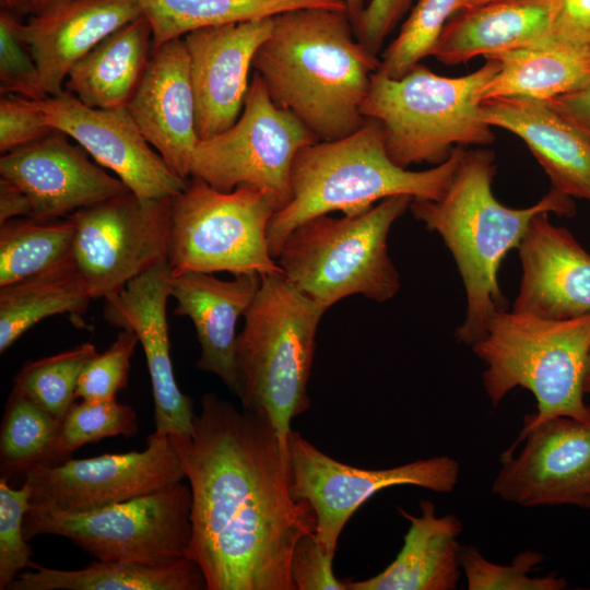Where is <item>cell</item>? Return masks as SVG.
Here are the masks:
<instances>
[{
  "instance_id": "obj_1",
  "label": "cell",
  "mask_w": 590,
  "mask_h": 590,
  "mask_svg": "<svg viewBox=\"0 0 590 590\" xmlns=\"http://www.w3.org/2000/svg\"><path fill=\"white\" fill-rule=\"evenodd\" d=\"M191 489L187 557L208 590H295L291 556L317 530L290 489L288 447L269 415L205 393L190 435H168Z\"/></svg>"
},
{
  "instance_id": "obj_2",
  "label": "cell",
  "mask_w": 590,
  "mask_h": 590,
  "mask_svg": "<svg viewBox=\"0 0 590 590\" xmlns=\"http://www.w3.org/2000/svg\"><path fill=\"white\" fill-rule=\"evenodd\" d=\"M380 59L356 37L346 11L305 8L273 17L252 68L273 102L318 140L361 128L373 74Z\"/></svg>"
},
{
  "instance_id": "obj_3",
  "label": "cell",
  "mask_w": 590,
  "mask_h": 590,
  "mask_svg": "<svg viewBox=\"0 0 590 590\" xmlns=\"http://www.w3.org/2000/svg\"><path fill=\"white\" fill-rule=\"evenodd\" d=\"M495 155L471 150L438 200L413 199L410 210L428 231L436 232L452 253L467 294V317L457 330L459 342L481 340L491 318L504 310L498 271L506 255L518 248L532 219L541 212L573 216L570 197L552 189L524 209L502 204L493 194Z\"/></svg>"
},
{
  "instance_id": "obj_4",
  "label": "cell",
  "mask_w": 590,
  "mask_h": 590,
  "mask_svg": "<svg viewBox=\"0 0 590 590\" xmlns=\"http://www.w3.org/2000/svg\"><path fill=\"white\" fill-rule=\"evenodd\" d=\"M464 152L463 146H456L444 163L426 170H409L390 158L384 128L375 119H366L349 135L304 146L293 161L291 199L275 211L268 226L272 257L276 259L295 227L315 216L335 211L357 215L399 194L438 200Z\"/></svg>"
},
{
  "instance_id": "obj_5",
  "label": "cell",
  "mask_w": 590,
  "mask_h": 590,
  "mask_svg": "<svg viewBox=\"0 0 590 590\" xmlns=\"http://www.w3.org/2000/svg\"><path fill=\"white\" fill-rule=\"evenodd\" d=\"M472 350L486 364L483 386L493 406L516 387L529 390L536 400V412L526 417L515 444L553 417L590 423V405L583 399L590 315L547 319L499 310Z\"/></svg>"
},
{
  "instance_id": "obj_6",
  "label": "cell",
  "mask_w": 590,
  "mask_h": 590,
  "mask_svg": "<svg viewBox=\"0 0 590 590\" xmlns=\"http://www.w3.org/2000/svg\"><path fill=\"white\" fill-rule=\"evenodd\" d=\"M326 311L283 274L261 275L237 335V391L243 409L269 415L287 445L291 422L310 408L307 385Z\"/></svg>"
},
{
  "instance_id": "obj_7",
  "label": "cell",
  "mask_w": 590,
  "mask_h": 590,
  "mask_svg": "<svg viewBox=\"0 0 590 590\" xmlns=\"http://www.w3.org/2000/svg\"><path fill=\"white\" fill-rule=\"evenodd\" d=\"M499 69L498 60L486 58L481 68L457 78L439 75L422 63L400 78L377 70L362 114L381 123L387 152L397 165H439L456 146L494 141L492 127L481 117V104Z\"/></svg>"
},
{
  "instance_id": "obj_8",
  "label": "cell",
  "mask_w": 590,
  "mask_h": 590,
  "mask_svg": "<svg viewBox=\"0 0 590 590\" xmlns=\"http://www.w3.org/2000/svg\"><path fill=\"white\" fill-rule=\"evenodd\" d=\"M412 200L399 194L357 215L322 214L303 222L276 257L283 275L324 311L352 295L377 303L391 299L401 284L387 239Z\"/></svg>"
},
{
  "instance_id": "obj_9",
  "label": "cell",
  "mask_w": 590,
  "mask_h": 590,
  "mask_svg": "<svg viewBox=\"0 0 590 590\" xmlns=\"http://www.w3.org/2000/svg\"><path fill=\"white\" fill-rule=\"evenodd\" d=\"M170 200L167 263L188 272L283 274L268 245V226L280 204L268 191L241 185L221 191L190 177Z\"/></svg>"
},
{
  "instance_id": "obj_10",
  "label": "cell",
  "mask_w": 590,
  "mask_h": 590,
  "mask_svg": "<svg viewBox=\"0 0 590 590\" xmlns=\"http://www.w3.org/2000/svg\"><path fill=\"white\" fill-rule=\"evenodd\" d=\"M26 540L62 536L99 560L160 563L187 556L191 539V489H164L85 511L31 506Z\"/></svg>"
},
{
  "instance_id": "obj_11",
  "label": "cell",
  "mask_w": 590,
  "mask_h": 590,
  "mask_svg": "<svg viewBox=\"0 0 590 590\" xmlns=\"http://www.w3.org/2000/svg\"><path fill=\"white\" fill-rule=\"evenodd\" d=\"M316 141L292 113L273 102L260 75L253 72L237 120L226 130L199 140L190 162V177L221 191L241 185L263 189L281 208L291 199L296 154Z\"/></svg>"
},
{
  "instance_id": "obj_12",
  "label": "cell",
  "mask_w": 590,
  "mask_h": 590,
  "mask_svg": "<svg viewBox=\"0 0 590 590\" xmlns=\"http://www.w3.org/2000/svg\"><path fill=\"white\" fill-rule=\"evenodd\" d=\"M170 200L127 191L69 215L72 256L93 299L118 293L167 260Z\"/></svg>"
},
{
  "instance_id": "obj_13",
  "label": "cell",
  "mask_w": 590,
  "mask_h": 590,
  "mask_svg": "<svg viewBox=\"0 0 590 590\" xmlns=\"http://www.w3.org/2000/svg\"><path fill=\"white\" fill-rule=\"evenodd\" d=\"M287 447L292 496L311 505L317 519V538L332 555L344 526L377 492L397 485H414L449 493L459 479V463L449 456L366 470L334 460L298 432H290Z\"/></svg>"
},
{
  "instance_id": "obj_14",
  "label": "cell",
  "mask_w": 590,
  "mask_h": 590,
  "mask_svg": "<svg viewBox=\"0 0 590 590\" xmlns=\"http://www.w3.org/2000/svg\"><path fill=\"white\" fill-rule=\"evenodd\" d=\"M186 477L167 435L156 432L142 451L103 453L30 469L31 506L85 511L155 493Z\"/></svg>"
},
{
  "instance_id": "obj_15",
  "label": "cell",
  "mask_w": 590,
  "mask_h": 590,
  "mask_svg": "<svg viewBox=\"0 0 590 590\" xmlns=\"http://www.w3.org/2000/svg\"><path fill=\"white\" fill-rule=\"evenodd\" d=\"M492 492L522 506L590 509V423L550 418L502 453Z\"/></svg>"
},
{
  "instance_id": "obj_16",
  "label": "cell",
  "mask_w": 590,
  "mask_h": 590,
  "mask_svg": "<svg viewBox=\"0 0 590 590\" xmlns=\"http://www.w3.org/2000/svg\"><path fill=\"white\" fill-rule=\"evenodd\" d=\"M50 126L79 144L142 199L170 198L187 180L175 174L151 146L127 106L94 108L61 93L40 101Z\"/></svg>"
},
{
  "instance_id": "obj_17",
  "label": "cell",
  "mask_w": 590,
  "mask_h": 590,
  "mask_svg": "<svg viewBox=\"0 0 590 590\" xmlns=\"http://www.w3.org/2000/svg\"><path fill=\"white\" fill-rule=\"evenodd\" d=\"M64 133L54 130L45 138L0 157V176L28 198L31 219L51 221L125 193L129 189L116 176L88 158Z\"/></svg>"
},
{
  "instance_id": "obj_18",
  "label": "cell",
  "mask_w": 590,
  "mask_h": 590,
  "mask_svg": "<svg viewBox=\"0 0 590 590\" xmlns=\"http://www.w3.org/2000/svg\"><path fill=\"white\" fill-rule=\"evenodd\" d=\"M273 17L202 27L182 38L189 58L199 139L229 128L248 93L253 58Z\"/></svg>"
},
{
  "instance_id": "obj_19",
  "label": "cell",
  "mask_w": 590,
  "mask_h": 590,
  "mask_svg": "<svg viewBox=\"0 0 590 590\" xmlns=\"http://www.w3.org/2000/svg\"><path fill=\"white\" fill-rule=\"evenodd\" d=\"M172 272L167 260L130 281L105 298L104 318L118 329H131L141 344L151 378L155 430L162 435H190L193 403L175 379L166 307Z\"/></svg>"
},
{
  "instance_id": "obj_20",
  "label": "cell",
  "mask_w": 590,
  "mask_h": 590,
  "mask_svg": "<svg viewBox=\"0 0 590 590\" xmlns=\"http://www.w3.org/2000/svg\"><path fill=\"white\" fill-rule=\"evenodd\" d=\"M127 108L151 146L182 179L199 142L196 99L184 38L153 47Z\"/></svg>"
},
{
  "instance_id": "obj_21",
  "label": "cell",
  "mask_w": 590,
  "mask_h": 590,
  "mask_svg": "<svg viewBox=\"0 0 590 590\" xmlns=\"http://www.w3.org/2000/svg\"><path fill=\"white\" fill-rule=\"evenodd\" d=\"M518 249L522 276L512 310L547 319L590 315V253L568 229L541 212Z\"/></svg>"
},
{
  "instance_id": "obj_22",
  "label": "cell",
  "mask_w": 590,
  "mask_h": 590,
  "mask_svg": "<svg viewBox=\"0 0 590 590\" xmlns=\"http://www.w3.org/2000/svg\"><path fill=\"white\" fill-rule=\"evenodd\" d=\"M143 14L139 0H70L21 24L48 96L64 90L71 68L107 36Z\"/></svg>"
},
{
  "instance_id": "obj_23",
  "label": "cell",
  "mask_w": 590,
  "mask_h": 590,
  "mask_svg": "<svg viewBox=\"0 0 590 590\" xmlns=\"http://www.w3.org/2000/svg\"><path fill=\"white\" fill-rule=\"evenodd\" d=\"M259 274L221 280L210 273L172 275L170 296L175 316L188 317L196 329L201 354L200 370L217 376L236 396V323L251 305L259 287Z\"/></svg>"
},
{
  "instance_id": "obj_24",
  "label": "cell",
  "mask_w": 590,
  "mask_h": 590,
  "mask_svg": "<svg viewBox=\"0 0 590 590\" xmlns=\"http://www.w3.org/2000/svg\"><path fill=\"white\" fill-rule=\"evenodd\" d=\"M491 127L519 137L548 176L553 188L590 200V139L548 102L494 97L481 104Z\"/></svg>"
},
{
  "instance_id": "obj_25",
  "label": "cell",
  "mask_w": 590,
  "mask_h": 590,
  "mask_svg": "<svg viewBox=\"0 0 590 590\" xmlns=\"http://www.w3.org/2000/svg\"><path fill=\"white\" fill-rule=\"evenodd\" d=\"M556 0H492L461 9L446 23L430 56L455 66L548 40Z\"/></svg>"
},
{
  "instance_id": "obj_26",
  "label": "cell",
  "mask_w": 590,
  "mask_h": 590,
  "mask_svg": "<svg viewBox=\"0 0 590 590\" xmlns=\"http://www.w3.org/2000/svg\"><path fill=\"white\" fill-rule=\"evenodd\" d=\"M421 515L402 508L410 523L403 546L380 574L359 581H346V590H453L461 568L462 546L458 538L462 522L452 514L437 516L429 500L420 503Z\"/></svg>"
},
{
  "instance_id": "obj_27",
  "label": "cell",
  "mask_w": 590,
  "mask_h": 590,
  "mask_svg": "<svg viewBox=\"0 0 590 590\" xmlns=\"http://www.w3.org/2000/svg\"><path fill=\"white\" fill-rule=\"evenodd\" d=\"M152 50V27L142 14L80 59L69 71L64 90L90 107L127 106Z\"/></svg>"
},
{
  "instance_id": "obj_28",
  "label": "cell",
  "mask_w": 590,
  "mask_h": 590,
  "mask_svg": "<svg viewBox=\"0 0 590 590\" xmlns=\"http://www.w3.org/2000/svg\"><path fill=\"white\" fill-rule=\"evenodd\" d=\"M7 590H208V586L199 565L185 556L160 563L95 559L72 570L34 563Z\"/></svg>"
},
{
  "instance_id": "obj_29",
  "label": "cell",
  "mask_w": 590,
  "mask_h": 590,
  "mask_svg": "<svg viewBox=\"0 0 590 590\" xmlns=\"http://www.w3.org/2000/svg\"><path fill=\"white\" fill-rule=\"evenodd\" d=\"M92 299L72 252L42 272L1 286L0 352L47 317L69 314L79 319Z\"/></svg>"
},
{
  "instance_id": "obj_30",
  "label": "cell",
  "mask_w": 590,
  "mask_h": 590,
  "mask_svg": "<svg viewBox=\"0 0 590 590\" xmlns=\"http://www.w3.org/2000/svg\"><path fill=\"white\" fill-rule=\"evenodd\" d=\"M500 69L487 84L483 101L519 97L551 101L590 82V54L552 40L494 57Z\"/></svg>"
},
{
  "instance_id": "obj_31",
  "label": "cell",
  "mask_w": 590,
  "mask_h": 590,
  "mask_svg": "<svg viewBox=\"0 0 590 590\" xmlns=\"http://www.w3.org/2000/svg\"><path fill=\"white\" fill-rule=\"evenodd\" d=\"M152 27L153 47L202 27L258 19L305 8L346 11L344 0H139Z\"/></svg>"
},
{
  "instance_id": "obj_32",
  "label": "cell",
  "mask_w": 590,
  "mask_h": 590,
  "mask_svg": "<svg viewBox=\"0 0 590 590\" xmlns=\"http://www.w3.org/2000/svg\"><path fill=\"white\" fill-rule=\"evenodd\" d=\"M74 224L16 217L0 224V287L36 274L72 252Z\"/></svg>"
},
{
  "instance_id": "obj_33",
  "label": "cell",
  "mask_w": 590,
  "mask_h": 590,
  "mask_svg": "<svg viewBox=\"0 0 590 590\" xmlns=\"http://www.w3.org/2000/svg\"><path fill=\"white\" fill-rule=\"evenodd\" d=\"M62 420L12 388L0 429L1 476L9 480L46 464Z\"/></svg>"
},
{
  "instance_id": "obj_34",
  "label": "cell",
  "mask_w": 590,
  "mask_h": 590,
  "mask_svg": "<svg viewBox=\"0 0 590 590\" xmlns=\"http://www.w3.org/2000/svg\"><path fill=\"white\" fill-rule=\"evenodd\" d=\"M97 354L85 342L61 353L24 364L13 379L23 396L58 418H63L75 402L79 378L85 365Z\"/></svg>"
},
{
  "instance_id": "obj_35",
  "label": "cell",
  "mask_w": 590,
  "mask_h": 590,
  "mask_svg": "<svg viewBox=\"0 0 590 590\" xmlns=\"http://www.w3.org/2000/svg\"><path fill=\"white\" fill-rule=\"evenodd\" d=\"M137 433L135 410L116 398L74 402L62 420L46 464L69 459L87 444L114 436L131 437Z\"/></svg>"
},
{
  "instance_id": "obj_36",
  "label": "cell",
  "mask_w": 590,
  "mask_h": 590,
  "mask_svg": "<svg viewBox=\"0 0 590 590\" xmlns=\"http://www.w3.org/2000/svg\"><path fill=\"white\" fill-rule=\"evenodd\" d=\"M459 3L460 0H418L398 36L382 52L378 71L390 78H400L430 56Z\"/></svg>"
},
{
  "instance_id": "obj_37",
  "label": "cell",
  "mask_w": 590,
  "mask_h": 590,
  "mask_svg": "<svg viewBox=\"0 0 590 590\" xmlns=\"http://www.w3.org/2000/svg\"><path fill=\"white\" fill-rule=\"evenodd\" d=\"M543 562L539 552L527 550L515 556L510 565L487 560L474 546H462L461 568L469 590H562L567 587L563 577L548 575L530 577Z\"/></svg>"
},
{
  "instance_id": "obj_38",
  "label": "cell",
  "mask_w": 590,
  "mask_h": 590,
  "mask_svg": "<svg viewBox=\"0 0 590 590\" xmlns=\"http://www.w3.org/2000/svg\"><path fill=\"white\" fill-rule=\"evenodd\" d=\"M0 479V590H7L16 576L33 566L32 546L24 533L25 515L31 507V488H20Z\"/></svg>"
},
{
  "instance_id": "obj_39",
  "label": "cell",
  "mask_w": 590,
  "mask_h": 590,
  "mask_svg": "<svg viewBox=\"0 0 590 590\" xmlns=\"http://www.w3.org/2000/svg\"><path fill=\"white\" fill-rule=\"evenodd\" d=\"M15 13H0V92L16 94L34 101L48 97L32 51L21 34Z\"/></svg>"
},
{
  "instance_id": "obj_40",
  "label": "cell",
  "mask_w": 590,
  "mask_h": 590,
  "mask_svg": "<svg viewBox=\"0 0 590 590\" xmlns=\"http://www.w3.org/2000/svg\"><path fill=\"white\" fill-rule=\"evenodd\" d=\"M139 344L131 329H120L117 339L96 354L83 368L76 387V399L99 401L116 398L129 378L130 359Z\"/></svg>"
},
{
  "instance_id": "obj_41",
  "label": "cell",
  "mask_w": 590,
  "mask_h": 590,
  "mask_svg": "<svg viewBox=\"0 0 590 590\" xmlns=\"http://www.w3.org/2000/svg\"><path fill=\"white\" fill-rule=\"evenodd\" d=\"M54 130L47 120L40 101L16 94H1V155L34 143Z\"/></svg>"
},
{
  "instance_id": "obj_42",
  "label": "cell",
  "mask_w": 590,
  "mask_h": 590,
  "mask_svg": "<svg viewBox=\"0 0 590 590\" xmlns=\"http://www.w3.org/2000/svg\"><path fill=\"white\" fill-rule=\"evenodd\" d=\"M333 556L322 546L316 532L300 536L290 563L295 590H346L345 582L333 574Z\"/></svg>"
},
{
  "instance_id": "obj_43",
  "label": "cell",
  "mask_w": 590,
  "mask_h": 590,
  "mask_svg": "<svg viewBox=\"0 0 590 590\" xmlns=\"http://www.w3.org/2000/svg\"><path fill=\"white\" fill-rule=\"evenodd\" d=\"M418 0H368L353 24L357 39L378 56L386 38Z\"/></svg>"
},
{
  "instance_id": "obj_44",
  "label": "cell",
  "mask_w": 590,
  "mask_h": 590,
  "mask_svg": "<svg viewBox=\"0 0 590 590\" xmlns=\"http://www.w3.org/2000/svg\"><path fill=\"white\" fill-rule=\"evenodd\" d=\"M548 40L590 54V0H556Z\"/></svg>"
},
{
  "instance_id": "obj_45",
  "label": "cell",
  "mask_w": 590,
  "mask_h": 590,
  "mask_svg": "<svg viewBox=\"0 0 590 590\" xmlns=\"http://www.w3.org/2000/svg\"><path fill=\"white\" fill-rule=\"evenodd\" d=\"M547 102L590 139V82Z\"/></svg>"
},
{
  "instance_id": "obj_46",
  "label": "cell",
  "mask_w": 590,
  "mask_h": 590,
  "mask_svg": "<svg viewBox=\"0 0 590 590\" xmlns=\"http://www.w3.org/2000/svg\"><path fill=\"white\" fill-rule=\"evenodd\" d=\"M26 194L11 181L0 178V224L16 217H31Z\"/></svg>"
},
{
  "instance_id": "obj_47",
  "label": "cell",
  "mask_w": 590,
  "mask_h": 590,
  "mask_svg": "<svg viewBox=\"0 0 590 590\" xmlns=\"http://www.w3.org/2000/svg\"><path fill=\"white\" fill-rule=\"evenodd\" d=\"M70 0H28V14L37 15Z\"/></svg>"
},
{
  "instance_id": "obj_48",
  "label": "cell",
  "mask_w": 590,
  "mask_h": 590,
  "mask_svg": "<svg viewBox=\"0 0 590 590\" xmlns=\"http://www.w3.org/2000/svg\"><path fill=\"white\" fill-rule=\"evenodd\" d=\"M344 1L346 4L347 14L351 17L352 23L354 24L359 17L368 0H344Z\"/></svg>"
},
{
  "instance_id": "obj_49",
  "label": "cell",
  "mask_w": 590,
  "mask_h": 590,
  "mask_svg": "<svg viewBox=\"0 0 590 590\" xmlns=\"http://www.w3.org/2000/svg\"><path fill=\"white\" fill-rule=\"evenodd\" d=\"M1 4L15 14L28 13V0H1Z\"/></svg>"
},
{
  "instance_id": "obj_50",
  "label": "cell",
  "mask_w": 590,
  "mask_h": 590,
  "mask_svg": "<svg viewBox=\"0 0 590 590\" xmlns=\"http://www.w3.org/2000/svg\"><path fill=\"white\" fill-rule=\"evenodd\" d=\"M583 390H585V393H590V353L588 355L587 364H586Z\"/></svg>"
},
{
  "instance_id": "obj_51",
  "label": "cell",
  "mask_w": 590,
  "mask_h": 590,
  "mask_svg": "<svg viewBox=\"0 0 590 590\" xmlns=\"http://www.w3.org/2000/svg\"><path fill=\"white\" fill-rule=\"evenodd\" d=\"M488 1H492V0H460L458 10L472 8V7L488 2Z\"/></svg>"
}]
</instances>
